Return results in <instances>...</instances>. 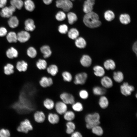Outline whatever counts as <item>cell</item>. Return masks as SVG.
I'll use <instances>...</instances> for the list:
<instances>
[{
    "label": "cell",
    "instance_id": "6da1fadb",
    "mask_svg": "<svg viewBox=\"0 0 137 137\" xmlns=\"http://www.w3.org/2000/svg\"><path fill=\"white\" fill-rule=\"evenodd\" d=\"M83 22L86 26L91 28L98 27L101 24L98 15L93 11L85 13L83 18Z\"/></svg>",
    "mask_w": 137,
    "mask_h": 137
},
{
    "label": "cell",
    "instance_id": "7a4b0ae2",
    "mask_svg": "<svg viewBox=\"0 0 137 137\" xmlns=\"http://www.w3.org/2000/svg\"><path fill=\"white\" fill-rule=\"evenodd\" d=\"M100 118L99 114L97 112L87 115L85 118L86 123V128L89 129H91L94 127L99 125L100 124Z\"/></svg>",
    "mask_w": 137,
    "mask_h": 137
},
{
    "label": "cell",
    "instance_id": "3957f363",
    "mask_svg": "<svg viewBox=\"0 0 137 137\" xmlns=\"http://www.w3.org/2000/svg\"><path fill=\"white\" fill-rule=\"evenodd\" d=\"M33 129V126L31 123L27 118H25L21 121L16 128V130L18 132L24 133L26 135Z\"/></svg>",
    "mask_w": 137,
    "mask_h": 137
},
{
    "label": "cell",
    "instance_id": "277c9868",
    "mask_svg": "<svg viewBox=\"0 0 137 137\" xmlns=\"http://www.w3.org/2000/svg\"><path fill=\"white\" fill-rule=\"evenodd\" d=\"M56 6L62 9L63 11L68 12L73 8V4L71 0H57Z\"/></svg>",
    "mask_w": 137,
    "mask_h": 137
},
{
    "label": "cell",
    "instance_id": "5b68a950",
    "mask_svg": "<svg viewBox=\"0 0 137 137\" xmlns=\"http://www.w3.org/2000/svg\"><path fill=\"white\" fill-rule=\"evenodd\" d=\"M120 91L123 95L127 96L130 95L134 90V88L127 82H124L120 86Z\"/></svg>",
    "mask_w": 137,
    "mask_h": 137
},
{
    "label": "cell",
    "instance_id": "8992f818",
    "mask_svg": "<svg viewBox=\"0 0 137 137\" xmlns=\"http://www.w3.org/2000/svg\"><path fill=\"white\" fill-rule=\"evenodd\" d=\"M87 74L84 72L76 74L75 76L74 83L76 85H83L85 83L88 78Z\"/></svg>",
    "mask_w": 137,
    "mask_h": 137
},
{
    "label": "cell",
    "instance_id": "52a82bcc",
    "mask_svg": "<svg viewBox=\"0 0 137 137\" xmlns=\"http://www.w3.org/2000/svg\"><path fill=\"white\" fill-rule=\"evenodd\" d=\"M17 34L18 42L21 43L27 42L29 40L31 37L30 33L26 30L21 31Z\"/></svg>",
    "mask_w": 137,
    "mask_h": 137
},
{
    "label": "cell",
    "instance_id": "ba28073f",
    "mask_svg": "<svg viewBox=\"0 0 137 137\" xmlns=\"http://www.w3.org/2000/svg\"><path fill=\"white\" fill-rule=\"evenodd\" d=\"M16 9V8L12 5L9 7H5L2 8L0 13V15L3 18H9L12 16Z\"/></svg>",
    "mask_w": 137,
    "mask_h": 137
},
{
    "label": "cell",
    "instance_id": "9c48e42d",
    "mask_svg": "<svg viewBox=\"0 0 137 137\" xmlns=\"http://www.w3.org/2000/svg\"><path fill=\"white\" fill-rule=\"evenodd\" d=\"M60 98L62 101L67 105H72L75 102L74 96L69 93H63L60 95Z\"/></svg>",
    "mask_w": 137,
    "mask_h": 137
},
{
    "label": "cell",
    "instance_id": "30bf717a",
    "mask_svg": "<svg viewBox=\"0 0 137 137\" xmlns=\"http://www.w3.org/2000/svg\"><path fill=\"white\" fill-rule=\"evenodd\" d=\"M5 55L8 58L12 60L18 57L19 53L16 48L12 46L7 49L5 52Z\"/></svg>",
    "mask_w": 137,
    "mask_h": 137
},
{
    "label": "cell",
    "instance_id": "8fae6325",
    "mask_svg": "<svg viewBox=\"0 0 137 137\" xmlns=\"http://www.w3.org/2000/svg\"><path fill=\"white\" fill-rule=\"evenodd\" d=\"M54 107L57 112L60 115H63L67 109V104L62 101L57 102Z\"/></svg>",
    "mask_w": 137,
    "mask_h": 137
},
{
    "label": "cell",
    "instance_id": "7c38bea8",
    "mask_svg": "<svg viewBox=\"0 0 137 137\" xmlns=\"http://www.w3.org/2000/svg\"><path fill=\"white\" fill-rule=\"evenodd\" d=\"M28 63L24 60L18 61L15 65L16 70L19 72H25L27 70L28 67Z\"/></svg>",
    "mask_w": 137,
    "mask_h": 137
},
{
    "label": "cell",
    "instance_id": "4fadbf2b",
    "mask_svg": "<svg viewBox=\"0 0 137 137\" xmlns=\"http://www.w3.org/2000/svg\"><path fill=\"white\" fill-rule=\"evenodd\" d=\"M95 0H86L83 6V11L85 13L93 11Z\"/></svg>",
    "mask_w": 137,
    "mask_h": 137
},
{
    "label": "cell",
    "instance_id": "5bb4252c",
    "mask_svg": "<svg viewBox=\"0 0 137 137\" xmlns=\"http://www.w3.org/2000/svg\"><path fill=\"white\" fill-rule=\"evenodd\" d=\"M40 49L44 59L48 58L52 55V51L50 46L49 45H43L40 47Z\"/></svg>",
    "mask_w": 137,
    "mask_h": 137
},
{
    "label": "cell",
    "instance_id": "9a60e30c",
    "mask_svg": "<svg viewBox=\"0 0 137 137\" xmlns=\"http://www.w3.org/2000/svg\"><path fill=\"white\" fill-rule=\"evenodd\" d=\"M53 80L51 77L46 76L42 77L39 81L40 85L44 88L51 86L53 84Z\"/></svg>",
    "mask_w": 137,
    "mask_h": 137
},
{
    "label": "cell",
    "instance_id": "2e32d148",
    "mask_svg": "<svg viewBox=\"0 0 137 137\" xmlns=\"http://www.w3.org/2000/svg\"><path fill=\"white\" fill-rule=\"evenodd\" d=\"M81 65L84 67L90 66L92 63V59L88 55L85 54L82 56L80 59Z\"/></svg>",
    "mask_w": 137,
    "mask_h": 137
},
{
    "label": "cell",
    "instance_id": "e0dca14e",
    "mask_svg": "<svg viewBox=\"0 0 137 137\" xmlns=\"http://www.w3.org/2000/svg\"><path fill=\"white\" fill-rule=\"evenodd\" d=\"M3 71L5 75L7 76L11 75L14 72V66L12 64L8 62L4 66Z\"/></svg>",
    "mask_w": 137,
    "mask_h": 137
},
{
    "label": "cell",
    "instance_id": "ac0fdd59",
    "mask_svg": "<svg viewBox=\"0 0 137 137\" xmlns=\"http://www.w3.org/2000/svg\"><path fill=\"white\" fill-rule=\"evenodd\" d=\"M33 118L37 123H41L44 122L45 119V116L44 113L41 111H37L33 114Z\"/></svg>",
    "mask_w": 137,
    "mask_h": 137
},
{
    "label": "cell",
    "instance_id": "d6986e66",
    "mask_svg": "<svg viewBox=\"0 0 137 137\" xmlns=\"http://www.w3.org/2000/svg\"><path fill=\"white\" fill-rule=\"evenodd\" d=\"M100 82L102 86L105 88H111L113 85L112 79L107 76L103 77L101 80Z\"/></svg>",
    "mask_w": 137,
    "mask_h": 137
},
{
    "label": "cell",
    "instance_id": "ffe728a7",
    "mask_svg": "<svg viewBox=\"0 0 137 137\" xmlns=\"http://www.w3.org/2000/svg\"><path fill=\"white\" fill-rule=\"evenodd\" d=\"M6 40L10 44L17 43L18 42L17 34L13 31L9 32L6 36Z\"/></svg>",
    "mask_w": 137,
    "mask_h": 137
},
{
    "label": "cell",
    "instance_id": "44dd1931",
    "mask_svg": "<svg viewBox=\"0 0 137 137\" xmlns=\"http://www.w3.org/2000/svg\"><path fill=\"white\" fill-rule=\"evenodd\" d=\"M74 44L75 46L79 49L85 48L87 45V42L85 39L82 37H78L75 40Z\"/></svg>",
    "mask_w": 137,
    "mask_h": 137
},
{
    "label": "cell",
    "instance_id": "7402d4cb",
    "mask_svg": "<svg viewBox=\"0 0 137 137\" xmlns=\"http://www.w3.org/2000/svg\"><path fill=\"white\" fill-rule=\"evenodd\" d=\"M46 69L47 73L53 76H56L59 72L58 67L55 64H50L47 66Z\"/></svg>",
    "mask_w": 137,
    "mask_h": 137
},
{
    "label": "cell",
    "instance_id": "603a6c76",
    "mask_svg": "<svg viewBox=\"0 0 137 137\" xmlns=\"http://www.w3.org/2000/svg\"><path fill=\"white\" fill-rule=\"evenodd\" d=\"M25 30L29 31H33L36 28L34 21L31 19H28L25 22Z\"/></svg>",
    "mask_w": 137,
    "mask_h": 137
},
{
    "label": "cell",
    "instance_id": "cb8c5ba5",
    "mask_svg": "<svg viewBox=\"0 0 137 137\" xmlns=\"http://www.w3.org/2000/svg\"><path fill=\"white\" fill-rule=\"evenodd\" d=\"M26 53L27 56L31 59L36 58L38 54L36 49L35 47L32 46H29L27 48Z\"/></svg>",
    "mask_w": 137,
    "mask_h": 137
},
{
    "label": "cell",
    "instance_id": "d4e9b609",
    "mask_svg": "<svg viewBox=\"0 0 137 137\" xmlns=\"http://www.w3.org/2000/svg\"><path fill=\"white\" fill-rule=\"evenodd\" d=\"M68 37L70 39L75 40L79 37V33L76 28H72L68 30L67 32Z\"/></svg>",
    "mask_w": 137,
    "mask_h": 137
},
{
    "label": "cell",
    "instance_id": "484cf974",
    "mask_svg": "<svg viewBox=\"0 0 137 137\" xmlns=\"http://www.w3.org/2000/svg\"><path fill=\"white\" fill-rule=\"evenodd\" d=\"M47 119L49 123L53 124L58 123L60 120L59 116L57 114L52 113L48 114Z\"/></svg>",
    "mask_w": 137,
    "mask_h": 137
},
{
    "label": "cell",
    "instance_id": "4316f807",
    "mask_svg": "<svg viewBox=\"0 0 137 137\" xmlns=\"http://www.w3.org/2000/svg\"><path fill=\"white\" fill-rule=\"evenodd\" d=\"M94 75L96 76L102 77L104 76L105 73L104 68L99 65L95 66L93 67Z\"/></svg>",
    "mask_w": 137,
    "mask_h": 137
},
{
    "label": "cell",
    "instance_id": "83f0119b",
    "mask_svg": "<svg viewBox=\"0 0 137 137\" xmlns=\"http://www.w3.org/2000/svg\"><path fill=\"white\" fill-rule=\"evenodd\" d=\"M36 66L40 70H45L47 66V63L45 59H39L36 63Z\"/></svg>",
    "mask_w": 137,
    "mask_h": 137
},
{
    "label": "cell",
    "instance_id": "f1b7e54d",
    "mask_svg": "<svg viewBox=\"0 0 137 137\" xmlns=\"http://www.w3.org/2000/svg\"><path fill=\"white\" fill-rule=\"evenodd\" d=\"M104 66L105 68L108 70H113L116 67L115 62L111 59L106 60L104 63Z\"/></svg>",
    "mask_w": 137,
    "mask_h": 137
},
{
    "label": "cell",
    "instance_id": "f546056e",
    "mask_svg": "<svg viewBox=\"0 0 137 137\" xmlns=\"http://www.w3.org/2000/svg\"><path fill=\"white\" fill-rule=\"evenodd\" d=\"M98 103L100 107L101 108L105 109L108 107L109 102L107 98L105 96L102 95L100 97Z\"/></svg>",
    "mask_w": 137,
    "mask_h": 137
},
{
    "label": "cell",
    "instance_id": "4dcf8cb0",
    "mask_svg": "<svg viewBox=\"0 0 137 137\" xmlns=\"http://www.w3.org/2000/svg\"><path fill=\"white\" fill-rule=\"evenodd\" d=\"M66 132L68 134H71L73 132L75 129L76 126L74 123L72 121H68L66 124Z\"/></svg>",
    "mask_w": 137,
    "mask_h": 137
},
{
    "label": "cell",
    "instance_id": "1f68e13d",
    "mask_svg": "<svg viewBox=\"0 0 137 137\" xmlns=\"http://www.w3.org/2000/svg\"><path fill=\"white\" fill-rule=\"evenodd\" d=\"M8 23L10 27L12 28H15L18 27L19 24V21L17 18L12 16L9 18Z\"/></svg>",
    "mask_w": 137,
    "mask_h": 137
},
{
    "label": "cell",
    "instance_id": "d6a6232c",
    "mask_svg": "<svg viewBox=\"0 0 137 137\" xmlns=\"http://www.w3.org/2000/svg\"><path fill=\"white\" fill-rule=\"evenodd\" d=\"M119 20L122 24L127 25L130 23L131 18L128 14L127 13L122 14L119 16Z\"/></svg>",
    "mask_w": 137,
    "mask_h": 137
},
{
    "label": "cell",
    "instance_id": "836d02e7",
    "mask_svg": "<svg viewBox=\"0 0 137 137\" xmlns=\"http://www.w3.org/2000/svg\"><path fill=\"white\" fill-rule=\"evenodd\" d=\"M113 78L115 82L119 83L123 81L124 76L123 73L121 71L115 72L113 73Z\"/></svg>",
    "mask_w": 137,
    "mask_h": 137
},
{
    "label": "cell",
    "instance_id": "e575fe53",
    "mask_svg": "<svg viewBox=\"0 0 137 137\" xmlns=\"http://www.w3.org/2000/svg\"><path fill=\"white\" fill-rule=\"evenodd\" d=\"M44 106L47 109L51 110L54 107L55 104L53 101L51 99L47 98L45 99L43 102Z\"/></svg>",
    "mask_w": 137,
    "mask_h": 137
},
{
    "label": "cell",
    "instance_id": "d590c367",
    "mask_svg": "<svg viewBox=\"0 0 137 137\" xmlns=\"http://www.w3.org/2000/svg\"><path fill=\"white\" fill-rule=\"evenodd\" d=\"M63 115L64 119L67 121H72L75 117V113L71 110H67Z\"/></svg>",
    "mask_w": 137,
    "mask_h": 137
},
{
    "label": "cell",
    "instance_id": "8d00e7d4",
    "mask_svg": "<svg viewBox=\"0 0 137 137\" xmlns=\"http://www.w3.org/2000/svg\"><path fill=\"white\" fill-rule=\"evenodd\" d=\"M24 4L25 9L29 11H33L35 8L34 3L31 0H26Z\"/></svg>",
    "mask_w": 137,
    "mask_h": 137
},
{
    "label": "cell",
    "instance_id": "74e56055",
    "mask_svg": "<svg viewBox=\"0 0 137 137\" xmlns=\"http://www.w3.org/2000/svg\"><path fill=\"white\" fill-rule=\"evenodd\" d=\"M68 22L69 24L72 25L76 22L78 19L77 15L72 12H69L67 14Z\"/></svg>",
    "mask_w": 137,
    "mask_h": 137
},
{
    "label": "cell",
    "instance_id": "f35d334b",
    "mask_svg": "<svg viewBox=\"0 0 137 137\" xmlns=\"http://www.w3.org/2000/svg\"><path fill=\"white\" fill-rule=\"evenodd\" d=\"M92 91L94 95L98 96L102 95L106 93V90L105 88L99 86H96L94 87Z\"/></svg>",
    "mask_w": 137,
    "mask_h": 137
},
{
    "label": "cell",
    "instance_id": "ab89813d",
    "mask_svg": "<svg viewBox=\"0 0 137 137\" xmlns=\"http://www.w3.org/2000/svg\"><path fill=\"white\" fill-rule=\"evenodd\" d=\"M104 17L107 21H111L114 19L115 15L113 11L108 10L105 12L104 13Z\"/></svg>",
    "mask_w": 137,
    "mask_h": 137
},
{
    "label": "cell",
    "instance_id": "60d3db41",
    "mask_svg": "<svg viewBox=\"0 0 137 137\" xmlns=\"http://www.w3.org/2000/svg\"><path fill=\"white\" fill-rule=\"evenodd\" d=\"M92 132L98 136L102 135L104 133V131L102 127L99 125H96L91 129Z\"/></svg>",
    "mask_w": 137,
    "mask_h": 137
},
{
    "label": "cell",
    "instance_id": "b9f144b4",
    "mask_svg": "<svg viewBox=\"0 0 137 137\" xmlns=\"http://www.w3.org/2000/svg\"><path fill=\"white\" fill-rule=\"evenodd\" d=\"M63 80L65 81L70 82L72 81L73 79L72 76L71 74L67 71H65L62 73Z\"/></svg>",
    "mask_w": 137,
    "mask_h": 137
},
{
    "label": "cell",
    "instance_id": "7bdbcfd3",
    "mask_svg": "<svg viewBox=\"0 0 137 137\" xmlns=\"http://www.w3.org/2000/svg\"><path fill=\"white\" fill-rule=\"evenodd\" d=\"M10 3L11 5L19 9H21L24 5L23 2L21 0H11Z\"/></svg>",
    "mask_w": 137,
    "mask_h": 137
},
{
    "label": "cell",
    "instance_id": "ee69618b",
    "mask_svg": "<svg viewBox=\"0 0 137 137\" xmlns=\"http://www.w3.org/2000/svg\"><path fill=\"white\" fill-rule=\"evenodd\" d=\"M72 105V109L76 112H80L82 111L83 109V105L80 102H75Z\"/></svg>",
    "mask_w": 137,
    "mask_h": 137
},
{
    "label": "cell",
    "instance_id": "f6af8a7d",
    "mask_svg": "<svg viewBox=\"0 0 137 137\" xmlns=\"http://www.w3.org/2000/svg\"><path fill=\"white\" fill-rule=\"evenodd\" d=\"M66 15L64 11H59L55 15L56 19L59 21H62L64 20L66 18Z\"/></svg>",
    "mask_w": 137,
    "mask_h": 137
},
{
    "label": "cell",
    "instance_id": "bcb514c9",
    "mask_svg": "<svg viewBox=\"0 0 137 137\" xmlns=\"http://www.w3.org/2000/svg\"><path fill=\"white\" fill-rule=\"evenodd\" d=\"M68 27L65 24H63L60 25L58 28L59 32L62 34H65L67 33L68 31Z\"/></svg>",
    "mask_w": 137,
    "mask_h": 137
},
{
    "label": "cell",
    "instance_id": "7dc6e473",
    "mask_svg": "<svg viewBox=\"0 0 137 137\" xmlns=\"http://www.w3.org/2000/svg\"><path fill=\"white\" fill-rule=\"evenodd\" d=\"M11 134L9 130L4 128L0 129V137H10Z\"/></svg>",
    "mask_w": 137,
    "mask_h": 137
},
{
    "label": "cell",
    "instance_id": "c3c4849f",
    "mask_svg": "<svg viewBox=\"0 0 137 137\" xmlns=\"http://www.w3.org/2000/svg\"><path fill=\"white\" fill-rule=\"evenodd\" d=\"M79 95L81 98L83 99H87L89 97V93L85 90H82L79 92Z\"/></svg>",
    "mask_w": 137,
    "mask_h": 137
},
{
    "label": "cell",
    "instance_id": "681fc988",
    "mask_svg": "<svg viewBox=\"0 0 137 137\" xmlns=\"http://www.w3.org/2000/svg\"><path fill=\"white\" fill-rule=\"evenodd\" d=\"M7 33L6 29L4 27H0V37H3L6 36Z\"/></svg>",
    "mask_w": 137,
    "mask_h": 137
},
{
    "label": "cell",
    "instance_id": "f907efd6",
    "mask_svg": "<svg viewBox=\"0 0 137 137\" xmlns=\"http://www.w3.org/2000/svg\"><path fill=\"white\" fill-rule=\"evenodd\" d=\"M71 135L72 137H82V134L78 131H74L71 134Z\"/></svg>",
    "mask_w": 137,
    "mask_h": 137
},
{
    "label": "cell",
    "instance_id": "816d5d0a",
    "mask_svg": "<svg viewBox=\"0 0 137 137\" xmlns=\"http://www.w3.org/2000/svg\"><path fill=\"white\" fill-rule=\"evenodd\" d=\"M7 0H0V8L4 7L7 3Z\"/></svg>",
    "mask_w": 137,
    "mask_h": 137
},
{
    "label": "cell",
    "instance_id": "f5cc1de1",
    "mask_svg": "<svg viewBox=\"0 0 137 137\" xmlns=\"http://www.w3.org/2000/svg\"><path fill=\"white\" fill-rule=\"evenodd\" d=\"M132 48L133 52L135 53L136 56H137V43L136 41L134 43L132 46Z\"/></svg>",
    "mask_w": 137,
    "mask_h": 137
},
{
    "label": "cell",
    "instance_id": "db71d44e",
    "mask_svg": "<svg viewBox=\"0 0 137 137\" xmlns=\"http://www.w3.org/2000/svg\"><path fill=\"white\" fill-rule=\"evenodd\" d=\"M43 3L46 5H49L52 3L53 0H42Z\"/></svg>",
    "mask_w": 137,
    "mask_h": 137
},
{
    "label": "cell",
    "instance_id": "11a10c76",
    "mask_svg": "<svg viewBox=\"0 0 137 137\" xmlns=\"http://www.w3.org/2000/svg\"><path fill=\"white\" fill-rule=\"evenodd\" d=\"M137 94H136V96H135V97H136V98H137Z\"/></svg>",
    "mask_w": 137,
    "mask_h": 137
},
{
    "label": "cell",
    "instance_id": "9f6ffc18",
    "mask_svg": "<svg viewBox=\"0 0 137 137\" xmlns=\"http://www.w3.org/2000/svg\"><path fill=\"white\" fill-rule=\"evenodd\" d=\"M71 0V1H75V0Z\"/></svg>",
    "mask_w": 137,
    "mask_h": 137
}]
</instances>
